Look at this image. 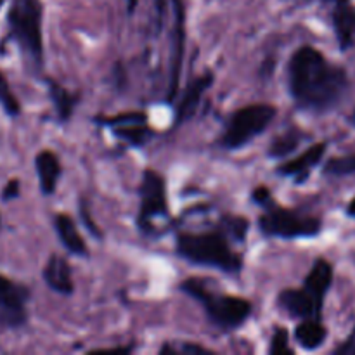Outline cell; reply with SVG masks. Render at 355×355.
<instances>
[{"label": "cell", "instance_id": "6da1fadb", "mask_svg": "<svg viewBox=\"0 0 355 355\" xmlns=\"http://www.w3.org/2000/svg\"><path fill=\"white\" fill-rule=\"evenodd\" d=\"M345 69L331 64L319 49L302 45L288 61V90L298 110L328 113L345 96Z\"/></svg>", "mask_w": 355, "mask_h": 355}, {"label": "cell", "instance_id": "7a4b0ae2", "mask_svg": "<svg viewBox=\"0 0 355 355\" xmlns=\"http://www.w3.org/2000/svg\"><path fill=\"white\" fill-rule=\"evenodd\" d=\"M6 42H12L19 49L26 68L40 73L44 68V3L42 0H10L7 9Z\"/></svg>", "mask_w": 355, "mask_h": 355}, {"label": "cell", "instance_id": "3957f363", "mask_svg": "<svg viewBox=\"0 0 355 355\" xmlns=\"http://www.w3.org/2000/svg\"><path fill=\"white\" fill-rule=\"evenodd\" d=\"M175 252L193 266L210 267L225 274L243 270V255L231 248V238L224 229L210 232H180L175 241Z\"/></svg>", "mask_w": 355, "mask_h": 355}, {"label": "cell", "instance_id": "277c9868", "mask_svg": "<svg viewBox=\"0 0 355 355\" xmlns=\"http://www.w3.org/2000/svg\"><path fill=\"white\" fill-rule=\"evenodd\" d=\"M180 291L203 307L208 321L222 331H234L245 324L253 311L252 302L234 295L217 293L208 286V281L189 277L180 283Z\"/></svg>", "mask_w": 355, "mask_h": 355}, {"label": "cell", "instance_id": "5b68a950", "mask_svg": "<svg viewBox=\"0 0 355 355\" xmlns=\"http://www.w3.org/2000/svg\"><path fill=\"white\" fill-rule=\"evenodd\" d=\"M333 284V267L318 259L298 290H283L277 295V307L291 319H321L322 305Z\"/></svg>", "mask_w": 355, "mask_h": 355}, {"label": "cell", "instance_id": "8992f818", "mask_svg": "<svg viewBox=\"0 0 355 355\" xmlns=\"http://www.w3.org/2000/svg\"><path fill=\"white\" fill-rule=\"evenodd\" d=\"M277 110L272 104L257 103L236 110L225 121V127L218 137L217 146L225 151L245 148L272 125Z\"/></svg>", "mask_w": 355, "mask_h": 355}, {"label": "cell", "instance_id": "52a82bcc", "mask_svg": "<svg viewBox=\"0 0 355 355\" xmlns=\"http://www.w3.org/2000/svg\"><path fill=\"white\" fill-rule=\"evenodd\" d=\"M259 229L267 238L309 239L321 234L322 220L315 215L279 207L272 198L262 207Z\"/></svg>", "mask_w": 355, "mask_h": 355}, {"label": "cell", "instance_id": "ba28073f", "mask_svg": "<svg viewBox=\"0 0 355 355\" xmlns=\"http://www.w3.org/2000/svg\"><path fill=\"white\" fill-rule=\"evenodd\" d=\"M170 218L166 182L156 170H144L139 186V211L137 227L144 234H155L158 229L156 220Z\"/></svg>", "mask_w": 355, "mask_h": 355}, {"label": "cell", "instance_id": "9c48e42d", "mask_svg": "<svg viewBox=\"0 0 355 355\" xmlns=\"http://www.w3.org/2000/svg\"><path fill=\"white\" fill-rule=\"evenodd\" d=\"M31 291L26 284L0 274V329L12 331L26 326Z\"/></svg>", "mask_w": 355, "mask_h": 355}, {"label": "cell", "instance_id": "30bf717a", "mask_svg": "<svg viewBox=\"0 0 355 355\" xmlns=\"http://www.w3.org/2000/svg\"><path fill=\"white\" fill-rule=\"evenodd\" d=\"M173 3V28L172 51H170V78H168V103H173L179 92L180 73H182L184 49H186V3L184 0H172Z\"/></svg>", "mask_w": 355, "mask_h": 355}, {"label": "cell", "instance_id": "8fae6325", "mask_svg": "<svg viewBox=\"0 0 355 355\" xmlns=\"http://www.w3.org/2000/svg\"><path fill=\"white\" fill-rule=\"evenodd\" d=\"M99 123L111 125L116 137L123 139L135 148L144 146L153 135L151 128L146 125V114L142 113L120 114V116L107 118V120H99Z\"/></svg>", "mask_w": 355, "mask_h": 355}, {"label": "cell", "instance_id": "7c38bea8", "mask_svg": "<svg viewBox=\"0 0 355 355\" xmlns=\"http://www.w3.org/2000/svg\"><path fill=\"white\" fill-rule=\"evenodd\" d=\"M326 142H319V144L311 146L305 153H302L297 158L290 159V162L281 163L276 168L277 175L281 177H290V179H295L298 184L305 182L311 175L312 170L322 162L326 155Z\"/></svg>", "mask_w": 355, "mask_h": 355}, {"label": "cell", "instance_id": "4fadbf2b", "mask_svg": "<svg viewBox=\"0 0 355 355\" xmlns=\"http://www.w3.org/2000/svg\"><path fill=\"white\" fill-rule=\"evenodd\" d=\"M214 73L211 71H205L201 73L200 76L193 80L189 85L186 87V90L182 92L179 101V106L175 110V127L182 125L184 121L191 120L193 114L196 113L198 106H200L201 99H203L205 92L214 85Z\"/></svg>", "mask_w": 355, "mask_h": 355}, {"label": "cell", "instance_id": "5bb4252c", "mask_svg": "<svg viewBox=\"0 0 355 355\" xmlns=\"http://www.w3.org/2000/svg\"><path fill=\"white\" fill-rule=\"evenodd\" d=\"M42 279L47 284L49 290H52L58 295H62V297H69L75 291L71 266L61 255L49 257L47 263L42 269Z\"/></svg>", "mask_w": 355, "mask_h": 355}, {"label": "cell", "instance_id": "9a60e30c", "mask_svg": "<svg viewBox=\"0 0 355 355\" xmlns=\"http://www.w3.org/2000/svg\"><path fill=\"white\" fill-rule=\"evenodd\" d=\"M52 224H54V231L58 234V239L61 241V245L64 246L69 255L80 257V259H87L89 257V248L85 245V239L82 238L75 220L68 214H55Z\"/></svg>", "mask_w": 355, "mask_h": 355}, {"label": "cell", "instance_id": "2e32d148", "mask_svg": "<svg viewBox=\"0 0 355 355\" xmlns=\"http://www.w3.org/2000/svg\"><path fill=\"white\" fill-rule=\"evenodd\" d=\"M35 170L38 175V186H40V193L44 196H52L58 189L59 179H61L62 166L59 162L58 155L49 149L38 153L35 156Z\"/></svg>", "mask_w": 355, "mask_h": 355}, {"label": "cell", "instance_id": "e0dca14e", "mask_svg": "<svg viewBox=\"0 0 355 355\" xmlns=\"http://www.w3.org/2000/svg\"><path fill=\"white\" fill-rule=\"evenodd\" d=\"M333 30L342 51H349L355 45V7L347 2L336 3L333 10Z\"/></svg>", "mask_w": 355, "mask_h": 355}, {"label": "cell", "instance_id": "ac0fdd59", "mask_svg": "<svg viewBox=\"0 0 355 355\" xmlns=\"http://www.w3.org/2000/svg\"><path fill=\"white\" fill-rule=\"evenodd\" d=\"M45 85H47V94H49V99H51L52 107H54V113L58 121L61 123H66L69 121L71 118L73 111H75L76 104H78L80 96L78 94H73L69 92L68 89L58 83L55 80L52 78H45L44 80Z\"/></svg>", "mask_w": 355, "mask_h": 355}, {"label": "cell", "instance_id": "d6986e66", "mask_svg": "<svg viewBox=\"0 0 355 355\" xmlns=\"http://www.w3.org/2000/svg\"><path fill=\"white\" fill-rule=\"evenodd\" d=\"M328 338V329L321 319H302L295 328V340L304 350H315Z\"/></svg>", "mask_w": 355, "mask_h": 355}, {"label": "cell", "instance_id": "ffe728a7", "mask_svg": "<svg viewBox=\"0 0 355 355\" xmlns=\"http://www.w3.org/2000/svg\"><path fill=\"white\" fill-rule=\"evenodd\" d=\"M304 139V132L297 130V128H290V130L283 132V134L272 139L269 146V156L272 159L286 158L288 155H291L302 144Z\"/></svg>", "mask_w": 355, "mask_h": 355}, {"label": "cell", "instance_id": "44dd1931", "mask_svg": "<svg viewBox=\"0 0 355 355\" xmlns=\"http://www.w3.org/2000/svg\"><path fill=\"white\" fill-rule=\"evenodd\" d=\"M0 107H2V111L9 118H19L21 113H23L19 99L12 92L9 80H7V76L2 71H0Z\"/></svg>", "mask_w": 355, "mask_h": 355}, {"label": "cell", "instance_id": "7402d4cb", "mask_svg": "<svg viewBox=\"0 0 355 355\" xmlns=\"http://www.w3.org/2000/svg\"><path fill=\"white\" fill-rule=\"evenodd\" d=\"M218 227L224 229V231L227 232L229 238L241 243L245 241L246 234H248L250 224L245 217H239V215H225Z\"/></svg>", "mask_w": 355, "mask_h": 355}, {"label": "cell", "instance_id": "603a6c76", "mask_svg": "<svg viewBox=\"0 0 355 355\" xmlns=\"http://www.w3.org/2000/svg\"><path fill=\"white\" fill-rule=\"evenodd\" d=\"M324 175L331 177H345V175H354L355 173V155H347V156H338V158H331L324 165L322 170Z\"/></svg>", "mask_w": 355, "mask_h": 355}, {"label": "cell", "instance_id": "cb8c5ba5", "mask_svg": "<svg viewBox=\"0 0 355 355\" xmlns=\"http://www.w3.org/2000/svg\"><path fill=\"white\" fill-rule=\"evenodd\" d=\"M290 336L284 328H276L272 333V338H270L269 345V354L270 355H291L295 354V350L290 347Z\"/></svg>", "mask_w": 355, "mask_h": 355}, {"label": "cell", "instance_id": "d4e9b609", "mask_svg": "<svg viewBox=\"0 0 355 355\" xmlns=\"http://www.w3.org/2000/svg\"><path fill=\"white\" fill-rule=\"evenodd\" d=\"M162 354H211V350L205 349V347L201 345H194V343H184V345H163L162 350H159Z\"/></svg>", "mask_w": 355, "mask_h": 355}, {"label": "cell", "instance_id": "484cf974", "mask_svg": "<svg viewBox=\"0 0 355 355\" xmlns=\"http://www.w3.org/2000/svg\"><path fill=\"white\" fill-rule=\"evenodd\" d=\"M19 196H21L19 179H10L9 182L3 186L2 193H0V200H2V203H10V201L17 200Z\"/></svg>", "mask_w": 355, "mask_h": 355}, {"label": "cell", "instance_id": "4316f807", "mask_svg": "<svg viewBox=\"0 0 355 355\" xmlns=\"http://www.w3.org/2000/svg\"><path fill=\"white\" fill-rule=\"evenodd\" d=\"M80 215H82V222H83V225H85V227L89 229L90 234L97 236V238H103V232H101V229L97 227V225L94 224L92 220H90V214H89V210H87L85 203H82V201H80Z\"/></svg>", "mask_w": 355, "mask_h": 355}, {"label": "cell", "instance_id": "83f0119b", "mask_svg": "<svg viewBox=\"0 0 355 355\" xmlns=\"http://www.w3.org/2000/svg\"><path fill=\"white\" fill-rule=\"evenodd\" d=\"M335 354L336 355H355V328H354V331L350 333L349 338H347L345 342L338 347V349H335Z\"/></svg>", "mask_w": 355, "mask_h": 355}, {"label": "cell", "instance_id": "f1b7e54d", "mask_svg": "<svg viewBox=\"0 0 355 355\" xmlns=\"http://www.w3.org/2000/svg\"><path fill=\"white\" fill-rule=\"evenodd\" d=\"M347 214H349L350 217H355V198H354L352 201H350L349 208H347Z\"/></svg>", "mask_w": 355, "mask_h": 355}, {"label": "cell", "instance_id": "f546056e", "mask_svg": "<svg viewBox=\"0 0 355 355\" xmlns=\"http://www.w3.org/2000/svg\"><path fill=\"white\" fill-rule=\"evenodd\" d=\"M135 3H137V0H128V12H134L135 9Z\"/></svg>", "mask_w": 355, "mask_h": 355}, {"label": "cell", "instance_id": "4dcf8cb0", "mask_svg": "<svg viewBox=\"0 0 355 355\" xmlns=\"http://www.w3.org/2000/svg\"><path fill=\"white\" fill-rule=\"evenodd\" d=\"M328 2H335V3H342V2H347V0H328Z\"/></svg>", "mask_w": 355, "mask_h": 355}, {"label": "cell", "instance_id": "1f68e13d", "mask_svg": "<svg viewBox=\"0 0 355 355\" xmlns=\"http://www.w3.org/2000/svg\"><path fill=\"white\" fill-rule=\"evenodd\" d=\"M0 229H2V217H0Z\"/></svg>", "mask_w": 355, "mask_h": 355}, {"label": "cell", "instance_id": "d6a6232c", "mask_svg": "<svg viewBox=\"0 0 355 355\" xmlns=\"http://www.w3.org/2000/svg\"><path fill=\"white\" fill-rule=\"evenodd\" d=\"M352 120H354V123H355V113H354V118H352Z\"/></svg>", "mask_w": 355, "mask_h": 355}, {"label": "cell", "instance_id": "836d02e7", "mask_svg": "<svg viewBox=\"0 0 355 355\" xmlns=\"http://www.w3.org/2000/svg\"><path fill=\"white\" fill-rule=\"evenodd\" d=\"M2 3H3V0H0V6H2Z\"/></svg>", "mask_w": 355, "mask_h": 355}]
</instances>
